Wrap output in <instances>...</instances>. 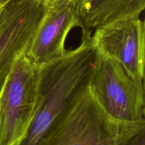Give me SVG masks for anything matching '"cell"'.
<instances>
[{
    "label": "cell",
    "instance_id": "2",
    "mask_svg": "<svg viewBox=\"0 0 145 145\" xmlns=\"http://www.w3.org/2000/svg\"><path fill=\"white\" fill-rule=\"evenodd\" d=\"M145 122L122 123L108 116L86 86L40 145H127Z\"/></svg>",
    "mask_w": 145,
    "mask_h": 145
},
{
    "label": "cell",
    "instance_id": "8",
    "mask_svg": "<svg viewBox=\"0 0 145 145\" xmlns=\"http://www.w3.org/2000/svg\"><path fill=\"white\" fill-rule=\"evenodd\" d=\"M145 8V0H79V14L82 37L120 20L140 16Z\"/></svg>",
    "mask_w": 145,
    "mask_h": 145
},
{
    "label": "cell",
    "instance_id": "3",
    "mask_svg": "<svg viewBox=\"0 0 145 145\" xmlns=\"http://www.w3.org/2000/svg\"><path fill=\"white\" fill-rule=\"evenodd\" d=\"M38 80V67L23 52L0 89V145L24 140L36 110Z\"/></svg>",
    "mask_w": 145,
    "mask_h": 145
},
{
    "label": "cell",
    "instance_id": "6",
    "mask_svg": "<svg viewBox=\"0 0 145 145\" xmlns=\"http://www.w3.org/2000/svg\"><path fill=\"white\" fill-rule=\"evenodd\" d=\"M4 10L0 29V89L35 34L46 5L43 0H13Z\"/></svg>",
    "mask_w": 145,
    "mask_h": 145
},
{
    "label": "cell",
    "instance_id": "10",
    "mask_svg": "<svg viewBox=\"0 0 145 145\" xmlns=\"http://www.w3.org/2000/svg\"><path fill=\"white\" fill-rule=\"evenodd\" d=\"M43 1H44V3L45 4V5L48 6L50 5V4H52V3L55 2V1H57V0H43ZM74 1H76V2H78V4H79V0H74Z\"/></svg>",
    "mask_w": 145,
    "mask_h": 145
},
{
    "label": "cell",
    "instance_id": "9",
    "mask_svg": "<svg viewBox=\"0 0 145 145\" xmlns=\"http://www.w3.org/2000/svg\"><path fill=\"white\" fill-rule=\"evenodd\" d=\"M4 7H5V5L0 6V29H1V25H2L4 19V14H5Z\"/></svg>",
    "mask_w": 145,
    "mask_h": 145
},
{
    "label": "cell",
    "instance_id": "1",
    "mask_svg": "<svg viewBox=\"0 0 145 145\" xmlns=\"http://www.w3.org/2000/svg\"><path fill=\"white\" fill-rule=\"evenodd\" d=\"M96 57L90 38L38 67V96L29 129L20 145H40L76 96L88 86Z\"/></svg>",
    "mask_w": 145,
    "mask_h": 145
},
{
    "label": "cell",
    "instance_id": "5",
    "mask_svg": "<svg viewBox=\"0 0 145 145\" xmlns=\"http://www.w3.org/2000/svg\"><path fill=\"white\" fill-rule=\"evenodd\" d=\"M90 42L96 52L120 64L133 80L144 84L145 25L140 16L94 30Z\"/></svg>",
    "mask_w": 145,
    "mask_h": 145
},
{
    "label": "cell",
    "instance_id": "11",
    "mask_svg": "<svg viewBox=\"0 0 145 145\" xmlns=\"http://www.w3.org/2000/svg\"><path fill=\"white\" fill-rule=\"evenodd\" d=\"M13 0H0V6H4Z\"/></svg>",
    "mask_w": 145,
    "mask_h": 145
},
{
    "label": "cell",
    "instance_id": "4",
    "mask_svg": "<svg viewBox=\"0 0 145 145\" xmlns=\"http://www.w3.org/2000/svg\"><path fill=\"white\" fill-rule=\"evenodd\" d=\"M88 86L113 120L122 123L145 121L144 84L133 80L116 61L96 52Z\"/></svg>",
    "mask_w": 145,
    "mask_h": 145
},
{
    "label": "cell",
    "instance_id": "7",
    "mask_svg": "<svg viewBox=\"0 0 145 145\" xmlns=\"http://www.w3.org/2000/svg\"><path fill=\"white\" fill-rule=\"evenodd\" d=\"M82 22L79 4L74 0H57L46 6L40 23L24 54L39 67L59 57L66 52L65 42L71 30Z\"/></svg>",
    "mask_w": 145,
    "mask_h": 145
}]
</instances>
